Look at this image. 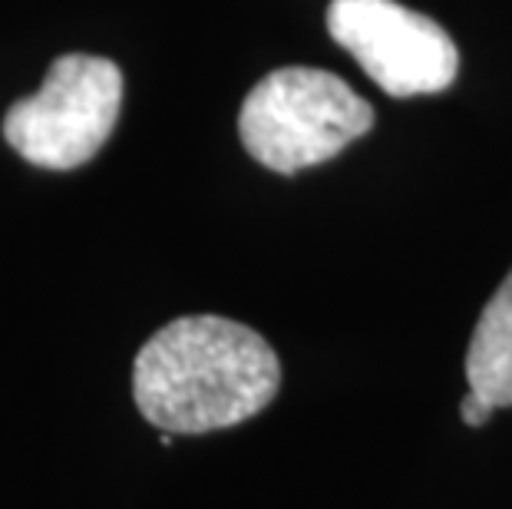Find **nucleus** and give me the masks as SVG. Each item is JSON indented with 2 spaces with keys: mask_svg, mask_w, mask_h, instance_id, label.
<instances>
[{
  "mask_svg": "<svg viewBox=\"0 0 512 509\" xmlns=\"http://www.w3.org/2000/svg\"><path fill=\"white\" fill-rule=\"evenodd\" d=\"M463 420H466V424H470V427H483L486 424V420L489 417H493V404H489V400L486 397H479L476 391H470V394H466L463 397Z\"/></svg>",
  "mask_w": 512,
  "mask_h": 509,
  "instance_id": "nucleus-6",
  "label": "nucleus"
},
{
  "mask_svg": "<svg viewBox=\"0 0 512 509\" xmlns=\"http://www.w3.org/2000/svg\"><path fill=\"white\" fill-rule=\"evenodd\" d=\"M328 30L380 90L407 96L443 93L460 70V50L437 20L397 0H331Z\"/></svg>",
  "mask_w": 512,
  "mask_h": 509,
  "instance_id": "nucleus-4",
  "label": "nucleus"
},
{
  "mask_svg": "<svg viewBox=\"0 0 512 509\" xmlns=\"http://www.w3.org/2000/svg\"><path fill=\"white\" fill-rule=\"evenodd\" d=\"M466 381L493 407H512V272L479 314L466 351Z\"/></svg>",
  "mask_w": 512,
  "mask_h": 509,
  "instance_id": "nucleus-5",
  "label": "nucleus"
},
{
  "mask_svg": "<svg viewBox=\"0 0 512 509\" xmlns=\"http://www.w3.org/2000/svg\"><path fill=\"white\" fill-rule=\"evenodd\" d=\"M374 110L341 77L314 67L271 70L238 113V136L248 156L271 172L294 176L321 166L367 136Z\"/></svg>",
  "mask_w": 512,
  "mask_h": 509,
  "instance_id": "nucleus-2",
  "label": "nucleus"
},
{
  "mask_svg": "<svg viewBox=\"0 0 512 509\" xmlns=\"http://www.w3.org/2000/svg\"><path fill=\"white\" fill-rule=\"evenodd\" d=\"M281 387L275 348L219 314L169 321L139 348L133 397L166 433H212L261 414Z\"/></svg>",
  "mask_w": 512,
  "mask_h": 509,
  "instance_id": "nucleus-1",
  "label": "nucleus"
},
{
  "mask_svg": "<svg viewBox=\"0 0 512 509\" xmlns=\"http://www.w3.org/2000/svg\"><path fill=\"white\" fill-rule=\"evenodd\" d=\"M123 106V73L113 60L63 53L43 86L4 116V139L40 169L67 172L90 162L113 136Z\"/></svg>",
  "mask_w": 512,
  "mask_h": 509,
  "instance_id": "nucleus-3",
  "label": "nucleus"
}]
</instances>
